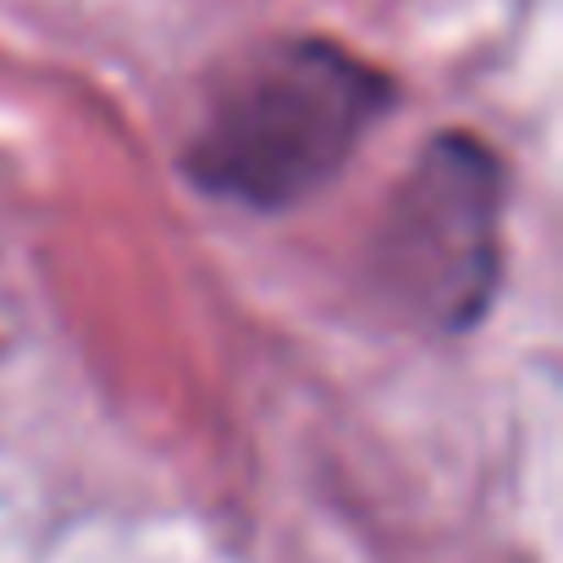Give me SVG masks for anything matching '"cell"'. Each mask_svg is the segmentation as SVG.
I'll use <instances>...</instances> for the list:
<instances>
[{"instance_id":"obj_2","label":"cell","mask_w":563,"mask_h":563,"mask_svg":"<svg viewBox=\"0 0 563 563\" xmlns=\"http://www.w3.org/2000/svg\"><path fill=\"white\" fill-rule=\"evenodd\" d=\"M387 282L437 327H464L497 271V166L470 139H437L387 227Z\"/></svg>"},{"instance_id":"obj_1","label":"cell","mask_w":563,"mask_h":563,"mask_svg":"<svg viewBox=\"0 0 563 563\" xmlns=\"http://www.w3.org/2000/svg\"><path fill=\"white\" fill-rule=\"evenodd\" d=\"M387 100L393 84L327 40L271 45L210 106L188 172L221 199L288 210L343 172Z\"/></svg>"}]
</instances>
